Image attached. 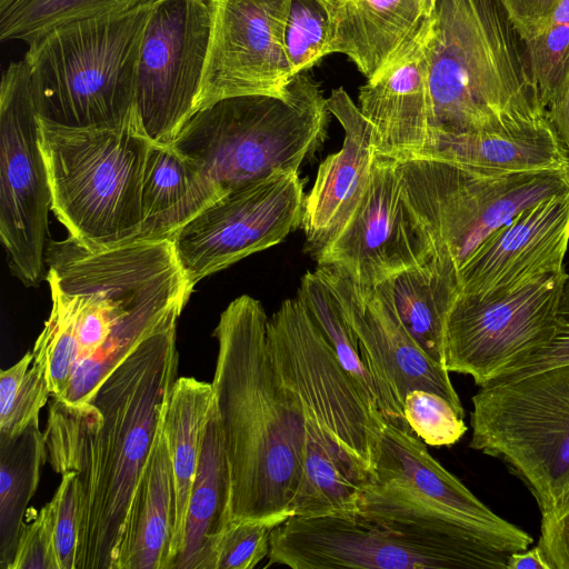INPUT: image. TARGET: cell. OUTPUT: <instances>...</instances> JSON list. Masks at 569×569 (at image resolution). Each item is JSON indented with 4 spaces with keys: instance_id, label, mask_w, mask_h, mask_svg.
<instances>
[{
    "instance_id": "6da1fadb",
    "label": "cell",
    "mask_w": 569,
    "mask_h": 569,
    "mask_svg": "<svg viewBox=\"0 0 569 569\" xmlns=\"http://www.w3.org/2000/svg\"><path fill=\"white\" fill-rule=\"evenodd\" d=\"M177 326L144 340L89 401L49 400L48 462L77 475L76 569H117L130 508L178 379Z\"/></svg>"
},
{
    "instance_id": "7a4b0ae2",
    "label": "cell",
    "mask_w": 569,
    "mask_h": 569,
    "mask_svg": "<svg viewBox=\"0 0 569 569\" xmlns=\"http://www.w3.org/2000/svg\"><path fill=\"white\" fill-rule=\"evenodd\" d=\"M261 302L248 295L220 315L211 382L231 476L232 522L274 527L293 516L303 456L298 399L271 356Z\"/></svg>"
},
{
    "instance_id": "3957f363",
    "label": "cell",
    "mask_w": 569,
    "mask_h": 569,
    "mask_svg": "<svg viewBox=\"0 0 569 569\" xmlns=\"http://www.w3.org/2000/svg\"><path fill=\"white\" fill-rule=\"evenodd\" d=\"M267 335L302 416V475L293 516H352L372 475L385 419L342 369L298 297L282 301Z\"/></svg>"
},
{
    "instance_id": "277c9868",
    "label": "cell",
    "mask_w": 569,
    "mask_h": 569,
    "mask_svg": "<svg viewBox=\"0 0 569 569\" xmlns=\"http://www.w3.org/2000/svg\"><path fill=\"white\" fill-rule=\"evenodd\" d=\"M426 57L430 140L548 111L500 0H437Z\"/></svg>"
},
{
    "instance_id": "5b68a950",
    "label": "cell",
    "mask_w": 569,
    "mask_h": 569,
    "mask_svg": "<svg viewBox=\"0 0 569 569\" xmlns=\"http://www.w3.org/2000/svg\"><path fill=\"white\" fill-rule=\"evenodd\" d=\"M329 113L318 83L299 73L282 97L234 96L199 109L170 146L221 198L277 171H299L325 141Z\"/></svg>"
},
{
    "instance_id": "8992f818",
    "label": "cell",
    "mask_w": 569,
    "mask_h": 569,
    "mask_svg": "<svg viewBox=\"0 0 569 569\" xmlns=\"http://www.w3.org/2000/svg\"><path fill=\"white\" fill-rule=\"evenodd\" d=\"M151 3L70 23L28 44L23 59L41 120L70 129L138 127L136 73Z\"/></svg>"
},
{
    "instance_id": "52a82bcc",
    "label": "cell",
    "mask_w": 569,
    "mask_h": 569,
    "mask_svg": "<svg viewBox=\"0 0 569 569\" xmlns=\"http://www.w3.org/2000/svg\"><path fill=\"white\" fill-rule=\"evenodd\" d=\"M39 122L51 210L68 237L90 251L138 240L152 141L134 126L70 129Z\"/></svg>"
},
{
    "instance_id": "ba28073f",
    "label": "cell",
    "mask_w": 569,
    "mask_h": 569,
    "mask_svg": "<svg viewBox=\"0 0 569 569\" xmlns=\"http://www.w3.org/2000/svg\"><path fill=\"white\" fill-rule=\"evenodd\" d=\"M469 447L499 458L535 497L541 517L569 493V362L479 387Z\"/></svg>"
},
{
    "instance_id": "9c48e42d",
    "label": "cell",
    "mask_w": 569,
    "mask_h": 569,
    "mask_svg": "<svg viewBox=\"0 0 569 569\" xmlns=\"http://www.w3.org/2000/svg\"><path fill=\"white\" fill-rule=\"evenodd\" d=\"M405 198L435 257L457 276L477 249L526 208L569 192V171L491 172L429 158L397 160Z\"/></svg>"
},
{
    "instance_id": "30bf717a",
    "label": "cell",
    "mask_w": 569,
    "mask_h": 569,
    "mask_svg": "<svg viewBox=\"0 0 569 569\" xmlns=\"http://www.w3.org/2000/svg\"><path fill=\"white\" fill-rule=\"evenodd\" d=\"M566 274L563 269L510 287L459 292L446 323V370L481 387L546 347L556 333Z\"/></svg>"
},
{
    "instance_id": "8fae6325",
    "label": "cell",
    "mask_w": 569,
    "mask_h": 569,
    "mask_svg": "<svg viewBox=\"0 0 569 569\" xmlns=\"http://www.w3.org/2000/svg\"><path fill=\"white\" fill-rule=\"evenodd\" d=\"M39 134L28 63L11 62L0 87V238L10 271L26 287L43 279L51 210Z\"/></svg>"
},
{
    "instance_id": "7c38bea8",
    "label": "cell",
    "mask_w": 569,
    "mask_h": 569,
    "mask_svg": "<svg viewBox=\"0 0 569 569\" xmlns=\"http://www.w3.org/2000/svg\"><path fill=\"white\" fill-rule=\"evenodd\" d=\"M210 41L207 0H153L139 50L134 109L139 129L170 146L196 113Z\"/></svg>"
},
{
    "instance_id": "4fadbf2b",
    "label": "cell",
    "mask_w": 569,
    "mask_h": 569,
    "mask_svg": "<svg viewBox=\"0 0 569 569\" xmlns=\"http://www.w3.org/2000/svg\"><path fill=\"white\" fill-rule=\"evenodd\" d=\"M305 199L299 171H277L204 208L171 238L190 282L283 241L301 227Z\"/></svg>"
},
{
    "instance_id": "5bb4252c",
    "label": "cell",
    "mask_w": 569,
    "mask_h": 569,
    "mask_svg": "<svg viewBox=\"0 0 569 569\" xmlns=\"http://www.w3.org/2000/svg\"><path fill=\"white\" fill-rule=\"evenodd\" d=\"M207 1L210 41L197 111L228 97L284 96L295 77L284 47L291 0Z\"/></svg>"
},
{
    "instance_id": "9a60e30c",
    "label": "cell",
    "mask_w": 569,
    "mask_h": 569,
    "mask_svg": "<svg viewBox=\"0 0 569 569\" xmlns=\"http://www.w3.org/2000/svg\"><path fill=\"white\" fill-rule=\"evenodd\" d=\"M435 257L432 242L405 198L397 160L375 153L363 196L337 238L316 259L376 287Z\"/></svg>"
},
{
    "instance_id": "2e32d148",
    "label": "cell",
    "mask_w": 569,
    "mask_h": 569,
    "mask_svg": "<svg viewBox=\"0 0 569 569\" xmlns=\"http://www.w3.org/2000/svg\"><path fill=\"white\" fill-rule=\"evenodd\" d=\"M291 569H453L441 555L352 516H292L270 535L268 563Z\"/></svg>"
},
{
    "instance_id": "e0dca14e",
    "label": "cell",
    "mask_w": 569,
    "mask_h": 569,
    "mask_svg": "<svg viewBox=\"0 0 569 569\" xmlns=\"http://www.w3.org/2000/svg\"><path fill=\"white\" fill-rule=\"evenodd\" d=\"M317 269L335 292L359 341L362 359L402 410L406 395L423 389L442 396L465 416L449 371L415 342L375 287L361 284L332 267Z\"/></svg>"
},
{
    "instance_id": "ac0fdd59",
    "label": "cell",
    "mask_w": 569,
    "mask_h": 569,
    "mask_svg": "<svg viewBox=\"0 0 569 569\" xmlns=\"http://www.w3.org/2000/svg\"><path fill=\"white\" fill-rule=\"evenodd\" d=\"M569 244V192L520 211L496 230L458 273L460 292L515 286L563 270Z\"/></svg>"
},
{
    "instance_id": "d6986e66",
    "label": "cell",
    "mask_w": 569,
    "mask_h": 569,
    "mask_svg": "<svg viewBox=\"0 0 569 569\" xmlns=\"http://www.w3.org/2000/svg\"><path fill=\"white\" fill-rule=\"evenodd\" d=\"M345 131L341 149L319 166L305 199V250L316 260L342 231L367 188L375 158L373 128L343 88L327 98Z\"/></svg>"
},
{
    "instance_id": "ffe728a7",
    "label": "cell",
    "mask_w": 569,
    "mask_h": 569,
    "mask_svg": "<svg viewBox=\"0 0 569 569\" xmlns=\"http://www.w3.org/2000/svg\"><path fill=\"white\" fill-rule=\"evenodd\" d=\"M429 24L378 77L360 88L358 107L373 128L376 154L412 159L430 141L426 57Z\"/></svg>"
},
{
    "instance_id": "44dd1931",
    "label": "cell",
    "mask_w": 569,
    "mask_h": 569,
    "mask_svg": "<svg viewBox=\"0 0 569 569\" xmlns=\"http://www.w3.org/2000/svg\"><path fill=\"white\" fill-rule=\"evenodd\" d=\"M371 477L391 480L427 507L477 527L517 540L532 538L495 513L428 451L415 433L382 422ZM370 477V478H371Z\"/></svg>"
},
{
    "instance_id": "7402d4cb",
    "label": "cell",
    "mask_w": 569,
    "mask_h": 569,
    "mask_svg": "<svg viewBox=\"0 0 569 569\" xmlns=\"http://www.w3.org/2000/svg\"><path fill=\"white\" fill-rule=\"evenodd\" d=\"M416 158H429L491 172L569 171V153L548 111L501 126L437 136Z\"/></svg>"
},
{
    "instance_id": "603a6c76",
    "label": "cell",
    "mask_w": 569,
    "mask_h": 569,
    "mask_svg": "<svg viewBox=\"0 0 569 569\" xmlns=\"http://www.w3.org/2000/svg\"><path fill=\"white\" fill-rule=\"evenodd\" d=\"M333 33V53L347 56L371 80L427 27L437 0H318Z\"/></svg>"
},
{
    "instance_id": "cb8c5ba5",
    "label": "cell",
    "mask_w": 569,
    "mask_h": 569,
    "mask_svg": "<svg viewBox=\"0 0 569 569\" xmlns=\"http://www.w3.org/2000/svg\"><path fill=\"white\" fill-rule=\"evenodd\" d=\"M231 522V476L214 402L188 506L182 550L171 569H213L217 545Z\"/></svg>"
},
{
    "instance_id": "d4e9b609",
    "label": "cell",
    "mask_w": 569,
    "mask_h": 569,
    "mask_svg": "<svg viewBox=\"0 0 569 569\" xmlns=\"http://www.w3.org/2000/svg\"><path fill=\"white\" fill-rule=\"evenodd\" d=\"M162 421L130 508L117 569H170L173 485Z\"/></svg>"
},
{
    "instance_id": "484cf974",
    "label": "cell",
    "mask_w": 569,
    "mask_h": 569,
    "mask_svg": "<svg viewBox=\"0 0 569 569\" xmlns=\"http://www.w3.org/2000/svg\"><path fill=\"white\" fill-rule=\"evenodd\" d=\"M219 198L192 161L171 146L152 142L143 174V223L138 240L171 239Z\"/></svg>"
},
{
    "instance_id": "4316f807",
    "label": "cell",
    "mask_w": 569,
    "mask_h": 569,
    "mask_svg": "<svg viewBox=\"0 0 569 569\" xmlns=\"http://www.w3.org/2000/svg\"><path fill=\"white\" fill-rule=\"evenodd\" d=\"M213 408L211 382L193 377H180L176 380L162 421L173 485L170 569L182 550L188 506L206 428Z\"/></svg>"
},
{
    "instance_id": "83f0119b",
    "label": "cell",
    "mask_w": 569,
    "mask_h": 569,
    "mask_svg": "<svg viewBox=\"0 0 569 569\" xmlns=\"http://www.w3.org/2000/svg\"><path fill=\"white\" fill-rule=\"evenodd\" d=\"M375 288L415 342L445 368L446 323L460 292L457 273L433 257Z\"/></svg>"
},
{
    "instance_id": "f1b7e54d",
    "label": "cell",
    "mask_w": 569,
    "mask_h": 569,
    "mask_svg": "<svg viewBox=\"0 0 569 569\" xmlns=\"http://www.w3.org/2000/svg\"><path fill=\"white\" fill-rule=\"evenodd\" d=\"M297 297L306 306L340 366L371 408L387 422L413 433L395 396L377 380L362 359L359 341L346 320L335 292L318 269L302 276Z\"/></svg>"
},
{
    "instance_id": "f546056e",
    "label": "cell",
    "mask_w": 569,
    "mask_h": 569,
    "mask_svg": "<svg viewBox=\"0 0 569 569\" xmlns=\"http://www.w3.org/2000/svg\"><path fill=\"white\" fill-rule=\"evenodd\" d=\"M47 460L39 423L12 437L0 436V565L3 569H9L13 561L23 517Z\"/></svg>"
},
{
    "instance_id": "4dcf8cb0",
    "label": "cell",
    "mask_w": 569,
    "mask_h": 569,
    "mask_svg": "<svg viewBox=\"0 0 569 569\" xmlns=\"http://www.w3.org/2000/svg\"><path fill=\"white\" fill-rule=\"evenodd\" d=\"M153 0H0V40L30 44L79 21L120 14Z\"/></svg>"
},
{
    "instance_id": "1f68e13d",
    "label": "cell",
    "mask_w": 569,
    "mask_h": 569,
    "mask_svg": "<svg viewBox=\"0 0 569 569\" xmlns=\"http://www.w3.org/2000/svg\"><path fill=\"white\" fill-rule=\"evenodd\" d=\"M51 396L44 371L27 351L0 372V436L12 437L32 423Z\"/></svg>"
},
{
    "instance_id": "d6a6232c",
    "label": "cell",
    "mask_w": 569,
    "mask_h": 569,
    "mask_svg": "<svg viewBox=\"0 0 569 569\" xmlns=\"http://www.w3.org/2000/svg\"><path fill=\"white\" fill-rule=\"evenodd\" d=\"M333 33L326 9L318 0H291L284 47L295 76L333 53Z\"/></svg>"
},
{
    "instance_id": "836d02e7",
    "label": "cell",
    "mask_w": 569,
    "mask_h": 569,
    "mask_svg": "<svg viewBox=\"0 0 569 569\" xmlns=\"http://www.w3.org/2000/svg\"><path fill=\"white\" fill-rule=\"evenodd\" d=\"M403 415L412 432L427 446L450 447L467 431L465 416L432 391H409L403 400Z\"/></svg>"
},
{
    "instance_id": "e575fe53",
    "label": "cell",
    "mask_w": 569,
    "mask_h": 569,
    "mask_svg": "<svg viewBox=\"0 0 569 569\" xmlns=\"http://www.w3.org/2000/svg\"><path fill=\"white\" fill-rule=\"evenodd\" d=\"M274 526L239 521L223 531L217 545L213 569H253L269 555Z\"/></svg>"
},
{
    "instance_id": "d590c367",
    "label": "cell",
    "mask_w": 569,
    "mask_h": 569,
    "mask_svg": "<svg viewBox=\"0 0 569 569\" xmlns=\"http://www.w3.org/2000/svg\"><path fill=\"white\" fill-rule=\"evenodd\" d=\"M9 569H60L56 547V507L51 499L20 531Z\"/></svg>"
},
{
    "instance_id": "8d00e7d4",
    "label": "cell",
    "mask_w": 569,
    "mask_h": 569,
    "mask_svg": "<svg viewBox=\"0 0 569 569\" xmlns=\"http://www.w3.org/2000/svg\"><path fill=\"white\" fill-rule=\"evenodd\" d=\"M52 500L56 507V547L60 569H76L77 475L66 472Z\"/></svg>"
},
{
    "instance_id": "74e56055",
    "label": "cell",
    "mask_w": 569,
    "mask_h": 569,
    "mask_svg": "<svg viewBox=\"0 0 569 569\" xmlns=\"http://www.w3.org/2000/svg\"><path fill=\"white\" fill-rule=\"evenodd\" d=\"M537 545L550 569H569V493L556 511L541 517Z\"/></svg>"
},
{
    "instance_id": "f35d334b",
    "label": "cell",
    "mask_w": 569,
    "mask_h": 569,
    "mask_svg": "<svg viewBox=\"0 0 569 569\" xmlns=\"http://www.w3.org/2000/svg\"><path fill=\"white\" fill-rule=\"evenodd\" d=\"M522 42L542 33L562 0H500Z\"/></svg>"
},
{
    "instance_id": "ab89813d",
    "label": "cell",
    "mask_w": 569,
    "mask_h": 569,
    "mask_svg": "<svg viewBox=\"0 0 569 569\" xmlns=\"http://www.w3.org/2000/svg\"><path fill=\"white\" fill-rule=\"evenodd\" d=\"M566 362H569V323H560L557 321L556 333L546 347L538 350L513 370L496 380Z\"/></svg>"
},
{
    "instance_id": "60d3db41",
    "label": "cell",
    "mask_w": 569,
    "mask_h": 569,
    "mask_svg": "<svg viewBox=\"0 0 569 569\" xmlns=\"http://www.w3.org/2000/svg\"><path fill=\"white\" fill-rule=\"evenodd\" d=\"M548 114L562 144L569 153V80L557 102L548 109Z\"/></svg>"
},
{
    "instance_id": "b9f144b4",
    "label": "cell",
    "mask_w": 569,
    "mask_h": 569,
    "mask_svg": "<svg viewBox=\"0 0 569 569\" xmlns=\"http://www.w3.org/2000/svg\"><path fill=\"white\" fill-rule=\"evenodd\" d=\"M507 569H550L539 546L515 551L510 555Z\"/></svg>"
},
{
    "instance_id": "7bdbcfd3",
    "label": "cell",
    "mask_w": 569,
    "mask_h": 569,
    "mask_svg": "<svg viewBox=\"0 0 569 569\" xmlns=\"http://www.w3.org/2000/svg\"><path fill=\"white\" fill-rule=\"evenodd\" d=\"M557 321L560 323H569V273L566 274L559 299Z\"/></svg>"
}]
</instances>
